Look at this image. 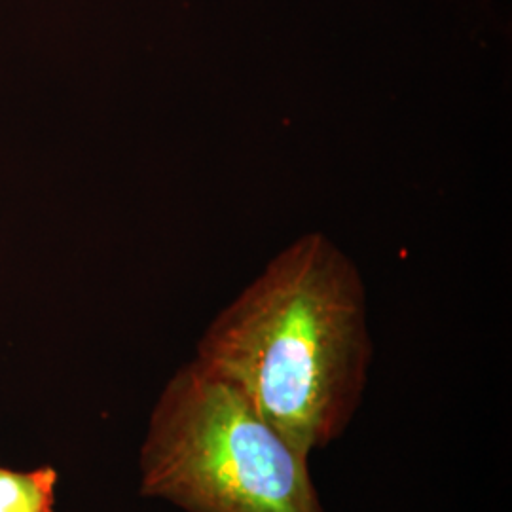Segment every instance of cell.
<instances>
[{
  "instance_id": "obj_3",
  "label": "cell",
  "mask_w": 512,
  "mask_h": 512,
  "mask_svg": "<svg viewBox=\"0 0 512 512\" xmlns=\"http://www.w3.org/2000/svg\"><path fill=\"white\" fill-rule=\"evenodd\" d=\"M55 484L52 467L27 473L0 467V512H54Z\"/></svg>"
},
{
  "instance_id": "obj_2",
  "label": "cell",
  "mask_w": 512,
  "mask_h": 512,
  "mask_svg": "<svg viewBox=\"0 0 512 512\" xmlns=\"http://www.w3.org/2000/svg\"><path fill=\"white\" fill-rule=\"evenodd\" d=\"M141 494L184 512H325L310 458L196 361L169 380L154 406Z\"/></svg>"
},
{
  "instance_id": "obj_1",
  "label": "cell",
  "mask_w": 512,
  "mask_h": 512,
  "mask_svg": "<svg viewBox=\"0 0 512 512\" xmlns=\"http://www.w3.org/2000/svg\"><path fill=\"white\" fill-rule=\"evenodd\" d=\"M194 361L310 458L346 433L368 384L359 270L323 234L296 239L220 311Z\"/></svg>"
}]
</instances>
